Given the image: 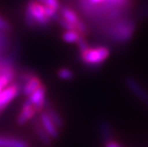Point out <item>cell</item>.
Wrapping results in <instances>:
<instances>
[{
  "mask_svg": "<svg viewBox=\"0 0 148 147\" xmlns=\"http://www.w3.org/2000/svg\"><path fill=\"white\" fill-rule=\"evenodd\" d=\"M78 4L84 15L106 24L124 16L131 0H78Z\"/></svg>",
  "mask_w": 148,
  "mask_h": 147,
  "instance_id": "cell-1",
  "label": "cell"
},
{
  "mask_svg": "<svg viewBox=\"0 0 148 147\" xmlns=\"http://www.w3.org/2000/svg\"><path fill=\"white\" fill-rule=\"evenodd\" d=\"M82 63L88 67L96 68L102 65L110 57V50L105 46L90 47L79 53Z\"/></svg>",
  "mask_w": 148,
  "mask_h": 147,
  "instance_id": "cell-4",
  "label": "cell"
},
{
  "mask_svg": "<svg viewBox=\"0 0 148 147\" xmlns=\"http://www.w3.org/2000/svg\"><path fill=\"white\" fill-rule=\"evenodd\" d=\"M37 2H40L41 4L47 6L49 8H52L56 11H60V3H59V0H36Z\"/></svg>",
  "mask_w": 148,
  "mask_h": 147,
  "instance_id": "cell-19",
  "label": "cell"
},
{
  "mask_svg": "<svg viewBox=\"0 0 148 147\" xmlns=\"http://www.w3.org/2000/svg\"><path fill=\"white\" fill-rule=\"evenodd\" d=\"M37 113L34 106L28 99H26L21 106L19 114L17 115L16 123L18 125H24L28 121H30L34 117V115Z\"/></svg>",
  "mask_w": 148,
  "mask_h": 147,
  "instance_id": "cell-8",
  "label": "cell"
},
{
  "mask_svg": "<svg viewBox=\"0 0 148 147\" xmlns=\"http://www.w3.org/2000/svg\"><path fill=\"white\" fill-rule=\"evenodd\" d=\"M125 83H126L127 87L135 96H138V98L141 99L143 102H145L148 105V92L144 87L138 82L137 79H133L131 77H127L125 79Z\"/></svg>",
  "mask_w": 148,
  "mask_h": 147,
  "instance_id": "cell-10",
  "label": "cell"
},
{
  "mask_svg": "<svg viewBox=\"0 0 148 147\" xmlns=\"http://www.w3.org/2000/svg\"><path fill=\"white\" fill-rule=\"evenodd\" d=\"M20 77L21 79L19 83L21 84V92L26 96H29L44 86L41 79L34 73L26 72V73L22 74Z\"/></svg>",
  "mask_w": 148,
  "mask_h": 147,
  "instance_id": "cell-6",
  "label": "cell"
},
{
  "mask_svg": "<svg viewBox=\"0 0 148 147\" xmlns=\"http://www.w3.org/2000/svg\"><path fill=\"white\" fill-rule=\"evenodd\" d=\"M45 112L48 113V115L50 116V118H52V120L55 122V124L56 126L58 127V129L60 130L61 128H63L64 126V120L63 118L60 115L58 114V112L56 110L55 108L52 107L51 105L48 104V102L46 103V106H45Z\"/></svg>",
  "mask_w": 148,
  "mask_h": 147,
  "instance_id": "cell-14",
  "label": "cell"
},
{
  "mask_svg": "<svg viewBox=\"0 0 148 147\" xmlns=\"http://www.w3.org/2000/svg\"><path fill=\"white\" fill-rule=\"evenodd\" d=\"M21 84L18 81L11 83L0 93V109L4 111L11 103L20 95Z\"/></svg>",
  "mask_w": 148,
  "mask_h": 147,
  "instance_id": "cell-7",
  "label": "cell"
},
{
  "mask_svg": "<svg viewBox=\"0 0 148 147\" xmlns=\"http://www.w3.org/2000/svg\"><path fill=\"white\" fill-rule=\"evenodd\" d=\"M12 82H14V81H12L11 79H9L7 77H0V93Z\"/></svg>",
  "mask_w": 148,
  "mask_h": 147,
  "instance_id": "cell-20",
  "label": "cell"
},
{
  "mask_svg": "<svg viewBox=\"0 0 148 147\" xmlns=\"http://www.w3.org/2000/svg\"><path fill=\"white\" fill-rule=\"evenodd\" d=\"M58 77L62 80H71L74 79V73L71 69L62 67L58 71Z\"/></svg>",
  "mask_w": 148,
  "mask_h": 147,
  "instance_id": "cell-17",
  "label": "cell"
},
{
  "mask_svg": "<svg viewBox=\"0 0 148 147\" xmlns=\"http://www.w3.org/2000/svg\"><path fill=\"white\" fill-rule=\"evenodd\" d=\"M60 16L65 19L67 22L70 23L72 26L75 28V30L80 34L81 36H86L89 34V30H88L87 25L85 24L81 18L78 16V14L74 10L68 8L63 7L60 9Z\"/></svg>",
  "mask_w": 148,
  "mask_h": 147,
  "instance_id": "cell-5",
  "label": "cell"
},
{
  "mask_svg": "<svg viewBox=\"0 0 148 147\" xmlns=\"http://www.w3.org/2000/svg\"><path fill=\"white\" fill-rule=\"evenodd\" d=\"M99 132H100V136L104 139V142L112 139L113 133H112L111 126H110V124L108 122L102 121V122L99 124Z\"/></svg>",
  "mask_w": 148,
  "mask_h": 147,
  "instance_id": "cell-16",
  "label": "cell"
},
{
  "mask_svg": "<svg viewBox=\"0 0 148 147\" xmlns=\"http://www.w3.org/2000/svg\"><path fill=\"white\" fill-rule=\"evenodd\" d=\"M39 121L45 131L48 133V135L52 137V139H56L59 137V129L55 124V122L50 118L48 113L45 111H42L39 116Z\"/></svg>",
  "mask_w": 148,
  "mask_h": 147,
  "instance_id": "cell-9",
  "label": "cell"
},
{
  "mask_svg": "<svg viewBox=\"0 0 148 147\" xmlns=\"http://www.w3.org/2000/svg\"><path fill=\"white\" fill-rule=\"evenodd\" d=\"M34 132H36L37 137L40 139V142L42 143H44L45 145H50L53 142L52 137L48 135V133L46 132L45 129L43 128V126L40 123L39 120H34Z\"/></svg>",
  "mask_w": 148,
  "mask_h": 147,
  "instance_id": "cell-13",
  "label": "cell"
},
{
  "mask_svg": "<svg viewBox=\"0 0 148 147\" xmlns=\"http://www.w3.org/2000/svg\"><path fill=\"white\" fill-rule=\"evenodd\" d=\"M0 147H30L25 139L18 137L0 136Z\"/></svg>",
  "mask_w": 148,
  "mask_h": 147,
  "instance_id": "cell-12",
  "label": "cell"
},
{
  "mask_svg": "<svg viewBox=\"0 0 148 147\" xmlns=\"http://www.w3.org/2000/svg\"><path fill=\"white\" fill-rule=\"evenodd\" d=\"M12 26L10 21L0 14V31L10 34L12 32Z\"/></svg>",
  "mask_w": 148,
  "mask_h": 147,
  "instance_id": "cell-18",
  "label": "cell"
},
{
  "mask_svg": "<svg viewBox=\"0 0 148 147\" xmlns=\"http://www.w3.org/2000/svg\"><path fill=\"white\" fill-rule=\"evenodd\" d=\"M104 147H124V146L122 144H121L119 142H118L116 140H114L112 139L105 142Z\"/></svg>",
  "mask_w": 148,
  "mask_h": 147,
  "instance_id": "cell-21",
  "label": "cell"
},
{
  "mask_svg": "<svg viewBox=\"0 0 148 147\" xmlns=\"http://www.w3.org/2000/svg\"><path fill=\"white\" fill-rule=\"evenodd\" d=\"M81 38V36L77 31H65L62 34V39L66 43L72 44V43H77Z\"/></svg>",
  "mask_w": 148,
  "mask_h": 147,
  "instance_id": "cell-15",
  "label": "cell"
},
{
  "mask_svg": "<svg viewBox=\"0 0 148 147\" xmlns=\"http://www.w3.org/2000/svg\"><path fill=\"white\" fill-rule=\"evenodd\" d=\"M135 31H136L135 21L130 17L122 16L119 19L106 23L104 34L111 41L123 44L133 38Z\"/></svg>",
  "mask_w": 148,
  "mask_h": 147,
  "instance_id": "cell-2",
  "label": "cell"
},
{
  "mask_svg": "<svg viewBox=\"0 0 148 147\" xmlns=\"http://www.w3.org/2000/svg\"><path fill=\"white\" fill-rule=\"evenodd\" d=\"M25 23L29 28H45L51 23L47 15L45 6L36 0H29L26 5L24 14Z\"/></svg>",
  "mask_w": 148,
  "mask_h": 147,
  "instance_id": "cell-3",
  "label": "cell"
},
{
  "mask_svg": "<svg viewBox=\"0 0 148 147\" xmlns=\"http://www.w3.org/2000/svg\"><path fill=\"white\" fill-rule=\"evenodd\" d=\"M46 92H47L46 87L42 86L41 88L36 91L32 95L27 96V99L34 106L36 112H40V113H41L43 109L45 108L46 103H47Z\"/></svg>",
  "mask_w": 148,
  "mask_h": 147,
  "instance_id": "cell-11",
  "label": "cell"
}]
</instances>
